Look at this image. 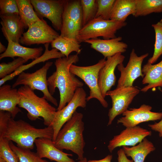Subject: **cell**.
Listing matches in <instances>:
<instances>
[{"mask_svg":"<svg viewBox=\"0 0 162 162\" xmlns=\"http://www.w3.org/2000/svg\"><path fill=\"white\" fill-rule=\"evenodd\" d=\"M115 0H97L98 9L95 18L110 20L111 11Z\"/></svg>","mask_w":162,"mask_h":162,"instance_id":"33","label":"cell"},{"mask_svg":"<svg viewBox=\"0 0 162 162\" xmlns=\"http://www.w3.org/2000/svg\"><path fill=\"white\" fill-rule=\"evenodd\" d=\"M60 35L43 18L30 25L24 32L20 43L26 46L51 43Z\"/></svg>","mask_w":162,"mask_h":162,"instance_id":"12","label":"cell"},{"mask_svg":"<svg viewBox=\"0 0 162 162\" xmlns=\"http://www.w3.org/2000/svg\"><path fill=\"white\" fill-rule=\"evenodd\" d=\"M148 55V53H146L138 56L135 50L132 49L126 66L124 67L122 63L117 66L121 75L116 87L133 86L134 82L136 79L140 76L143 78L144 75L142 72V65L144 59Z\"/></svg>","mask_w":162,"mask_h":162,"instance_id":"13","label":"cell"},{"mask_svg":"<svg viewBox=\"0 0 162 162\" xmlns=\"http://www.w3.org/2000/svg\"><path fill=\"white\" fill-rule=\"evenodd\" d=\"M112 158V155L109 154L103 159L100 160H89L87 162H111Z\"/></svg>","mask_w":162,"mask_h":162,"instance_id":"38","label":"cell"},{"mask_svg":"<svg viewBox=\"0 0 162 162\" xmlns=\"http://www.w3.org/2000/svg\"><path fill=\"white\" fill-rule=\"evenodd\" d=\"M7 40V47L6 51L0 54V60L5 57L14 58L15 57H18L27 62L30 59L34 60L42 55L43 49L41 46L36 48L27 47L21 46L19 43L14 42L10 39Z\"/></svg>","mask_w":162,"mask_h":162,"instance_id":"21","label":"cell"},{"mask_svg":"<svg viewBox=\"0 0 162 162\" xmlns=\"http://www.w3.org/2000/svg\"><path fill=\"white\" fill-rule=\"evenodd\" d=\"M82 27V11L80 0H65L60 35L76 39L79 32Z\"/></svg>","mask_w":162,"mask_h":162,"instance_id":"8","label":"cell"},{"mask_svg":"<svg viewBox=\"0 0 162 162\" xmlns=\"http://www.w3.org/2000/svg\"><path fill=\"white\" fill-rule=\"evenodd\" d=\"M135 0H115L110 15V20L124 22L128 16L134 15L136 10Z\"/></svg>","mask_w":162,"mask_h":162,"instance_id":"24","label":"cell"},{"mask_svg":"<svg viewBox=\"0 0 162 162\" xmlns=\"http://www.w3.org/2000/svg\"><path fill=\"white\" fill-rule=\"evenodd\" d=\"M0 17L1 30L6 40L10 39L19 44L25 27L19 14L2 15Z\"/></svg>","mask_w":162,"mask_h":162,"instance_id":"19","label":"cell"},{"mask_svg":"<svg viewBox=\"0 0 162 162\" xmlns=\"http://www.w3.org/2000/svg\"><path fill=\"white\" fill-rule=\"evenodd\" d=\"M122 148L126 156L131 157L134 162H144L147 155L155 149L153 143L146 138L136 146Z\"/></svg>","mask_w":162,"mask_h":162,"instance_id":"25","label":"cell"},{"mask_svg":"<svg viewBox=\"0 0 162 162\" xmlns=\"http://www.w3.org/2000/svg\"><path fill=\"white\" fill-rule=\"evenodd\" d=\"M106 61L105 58H102L94 64L86 66L72 64L70 70L71 73L82 80L89 88V94L87 98V101L95 98L103 107L106 108L108 104L102 95L98 82L99 72L104 66Z\"/></svg>","mask_w":162,"mask_h":162,"instance_id":"6","label":"cell"},{"mask_svg":"<svg viewBox=\"0 0 162 162\" xmlns=\"http://www.w3.org/2000/svg\"><path fill=\"white\" fill-rule=\"evenodd\" d=\"M19 11V15L25 28L40 20L34 10L30 0H16Z\"/></svg>","mask_w":162,"mask_h":162,"instance_id":"27","label":"cell"},{"mask_svg":"<svg viewBox=\"0 0 162 162\" xmlns=\"http://www.w3.org/2000/svg\"><path fill=\"white\" fill-rule=\"evenodd\" d=\"M125 58L121 53L108 57L104 66L100 70L98 74V85L104 98L106 96V93L115 85L116 77L115 69L118 65L123 63Z\"/></svg>","mask_w":162,"mask_h":162,"instance_id":"16","label":"cell"},{"mask_svg":"<svg viewBox=\"0 0 162 162\" xmlns=\"http://www.w3.org/2000/svg\"><path fill=\"white\" fill-rule=\"evenodd\" d=\"M135 17L144 16L151 14L162 12V0H135Z\"/></svg>","mask_w":162,"mask_h":162,"instance_id":"28","label":"cell"},{"mask_svg":"<svg viewBox=\"0 0 162 162\" xmlns=\"http://www.w3.org/2000/svg\"><path fill=\"white\" fill-rule=\"evenodd\" d=\"M127 25L126 22L107 20L100 17L95 18L82 27L76 39L80 43L100 37L105 40L113 38L116 37V34L117 31Z\"/></svg>","mask_w":162,"mask_h":162,"instance_id":"5","label":"cell"},{"mask_svg":"<svg viewBox=\"0 0 162 162\" xmlns=\"http://www.w3.org/2000/svg\"><path fill=\"white\" fill-rule=\"evenodd\" d=\"M0 162H6L4 159L0 158Z\"/></svg>","mask_w":162,"mask_h":162,"instance_id":"41","label":"cell"},{"mask_svg":"<svg viewBox=\"0 0 162 162\" xmlns=\"http://www.w3.org/2000/svg\"><path fill=\"white\" fill-rule=\"evenodd\" d=\"M35 11L40 18L45 17L51 22L53 28L61 30L65 0H30Z\"/></svg>","mask_w":162,"mask_h":162,"instance_id":"11","label":"cell"},{"mask_svg":"<svg viewBox=\"0 0 162 162\" xmlns=\"http://www.w3.org/2000/svg\"><path fill=\"white\" fill-rule=\"evenodd\" d=\"M49 43L44 44L45 50L44 53L40 57L33 60L30 63L26 65H23L11 74L8 75L0 80V86H1L7 81L14 79L17 75H19L24 71L31 68L37 64L44 62L49 60L58 58L65 57L64 55L56 49L52 48L49 50Z\"/></svg>","mask_w":162,"mask_h":162,"instance_id":"23","label":"cell"},{"mask_svg":"<svg viewBox=\"0 0 162 162\" xmlns=\"http://www.w3.org/2000/svg\"><path fill=\"white\" fill-rule=\"evenodd\" d=\"M79 61L77 54L57 58L55 62L56 70L47 79L50 94L52 95L56 88L59 92L60 100L57 110L65 106L73 98L76 89L83 86V82L70 70L71 65Z\"/></svg>","mask_w":162,"mask_h":162,"instance_id":"2","label":"cell"},{"mask_svg":"<svg viewBox=\"0 0 162 162\" xmlns=\"http://www.w3.org/2000/svg\"><path fill=\"white\" fill-rule=\"evenodd\" d=\"M83 114L76 111L59 131L55 146L59 149L70 150L76 154L79 160L84 157L85 143L83 136L84 123Z\"/></svg>","mask_w":162,"mask_h":162,"instance_id":"3","label":"cell"},{"mask_svg":"<svg viewBox=\"0 0 162 162\" xmlns=\"http://www.w3.org/2000/svg\"><path fill=\"white\" fill-rule=\"evenodd\" d=\"M18 90L20 97L18 105L27 111L28 118L31 121H35L41 117L45 125L51 126L57 111L56 108L44 97L36 95L28 86H21Z\"/></svg>","mask_w":162,"mask_h":162,"instance_id":"4","label":"cell"},{"mask_svg":"<svg viewBox=\"0 0 162 162\" xmlns=\"http://www.w3.org/2000/svg\"><path fill=\"white\" fill-rule=\"evenodd\" d=\"M9 142L8 140L0 138V158L6 162H19L18 157L10 147Z\"/></svg>","mask_w":162,"mask_h":162,"instance_id":"34","label":"cell"},{"mask_svg":"<svg viewBox=\"0 0 162 162\" xmlns=\"http://www.w3.org/2000/svg\"><path fill=\"white\" fill-rule=\"evenodd\" d=\"M20 100V95L17 89L11 88L8 84L0 86V111L10 112L14 119L19 112H21L20 109L17 106Z\"/></svg>","mask_w":162,"mask_h":162,"instance_id":"20","label":"cell"},{"mask_svg":"<svg viewBox=\"0 0 162 162\" xmlns=\"http://www.w3.org/2000/svg\"><path fill=\"white\" fill-rule=\"evenodd\" d=\"M53 134L51 126L37 128L22 119L14 120L8 112L0 111V138L14 142L20 147L32 150L36 139L46 138L52 140Z\"/></svg>","mask_w":162,"mask_h":162,"instance_id":"1","label":"cell"},{"mask_svg":"<svg viewBox=\"0 0 162 162\" xmlns=\"http://www.w3.org/2000/svg\"><path fill=\"white\" fill-rule=\"evenodd\" d=\"M161 20H162V19Z\"/></svg>","mask_w":162,"mask_h":162,"instance_id":"42","label":"cell"},{"mask_svg":"<svg viewBox=\"0 0 162 162\" xmlns=\"http://www.w3.org/2000/svg\"><path fill=\"white\" fill-rule=\"evenodd\" d=\"M152 132L140 126L126 128L109 142L108 149L112 152L116 148L121 146H132L141 142L144 139L152 135Z\"/></svg>","mask_w":162,"mask_h":162,"instance_id":"15","label":"cell"},{"mask_svg":"<svg viewBox=\"0 0 162 162\" xmlns=\"http://www.w3.org/2000/svg\"><path fill=\"white\" fill-rule=\"evenodd\" d=\"M155 33V42L154 52L152 56L149 58L148 62L153 64L162 55V21L152 25Z\"/></svg>","mask_w":162,"mask_h":162,"instance_id":"30","label":"cell"},{"mask_svg":"<svg viewBox=\"0 0 162 162\" xmlns=\"http://www.w3.org/2000/svg\"><path fill=\"white\" fill-rule=\"evenodd\" d=\"M82 16V26L94 19L97 11V0H80Z\"/></svg>","mask_w":162,"mask_h":162,"instance_id":"31","label":"cell"},{"mask_svg":"<svg viewBox=\"0 0 162 162\" xmlns=\"http://www.w3.org/2000/svg\"><path fill=\"white\" fill-rule=\"evenodd\" d=\"M9 144L11 148L18 157L19 162H49L40 158L36 153L30 150L15 146L11 141H10Z\"/></svg>","mask_w":162,"mask_h":162,"instance_id":"29","label":"cell"},{"mask_svg":"<svg viewBox=\"0 0 162 162\" xmlns=\"http://www.w3.org/2000/svg\"><path fill=\"white\" fill-rule=\"evenodd\" d=\"M80 44L76 39L64 37L60 35L51 45L52 48L56 49L65 57H68L72 52H76L77 54L81 53L82 49Z\"/></svg>","mask_w":162,"mask_h":162,"instance_id":"26","label":"cell"},{"mask_svg":"<svg viewBox=\"0 0 162 162\" xmlns=\"http://www.w3.org/2000/svg\"><path fill=\"white\" fill-rule=\"evenodd\" d=\"M142 70L144 75L142 84L147 85L141 89V92H145L150 89L162 87V60L156 64L147 62L143 66Z\"/></svg>","mask_w":162,"mask_h":162,"instance_id":"22","label":"cell"},{"mask_svg":"<svg viewBox=\"0 0 162 162\" xmlns=\"http://www.w3.org/2000/svg\"><path fill=\"white\" fill-rule=\"evenodd\" d=\"M118 162H134L133 160L128 159L123 148L119 149L117 152Z\"/></svg>","mask_w":162,"mask_h":162,"instance_id":"37","label":"cell"},{"mask_svg":"<svg viewBox=\"0 0 162 162\" xmlns=\"http://www.w3.org/2000/svg\"><path fill=\"white\" fill-rule=\"evenodd\" d=\"M122 39L121 36L107 40L97 38L86 40L84 42L90 44L91 48L101 53L105 58L126 51L128 44L121 41Z\"/></svg>","mask_w":162,"mask_h":162,"instance_id":"18","label":"cell"},{"mask_svg":"<svg viewBox=\"0 0 162 162\" xmlns=\"http://www.w3.org/2000/svg\"><path fill=\"white\" fill-rule=\"evenodd\" d=\"M87 158L84 157L82 159L79 160L77 162H87Z\"/></svg>","mask_w":162,"mask_h":162,"instance_id":"40","label":"cell"},{"mask_svg":"<svg viewBox=\"0 0 162 162\" xmlns=\"http://www.w3.org/2000/svg\"><path fill=\"white\" fill-rule=\"evenodd\" d=\"M152 109L151 106L143 104L139 108L127 110L122 114L123 117L118 119L117 123L121 124L126 128H130L142 122L161 120L162 112H152Z\"/></svg>","mask_w":162,"mask_h":162,"instance_id":"14","label":"cell"},{"mask_svg":"<svg viewBox=\"0 0 162 162\" xmlns=\"http://www.w3.org/2000/svg\"><path fill=\"white\" fill-rule=\"evenodd\" d=\"M140 90L136 86L117 87L108 92L106 96L111 98L112 106L109 110L107 126L110 125L116 117L126 111Z\"/></svg>","mask_w":162,"mask_h":162,"instance_id":"9","label":"cell"},{"mask_svg":"<svg viewBox=\"0 0 162 162\" xmlns=\"http://www.w3.org/2000/svg\"><path fill=\"white\" fill-rule=\"evenodd\" d=\"M7 48L1 42H0V53L1 54L4 52L6 50Z\"/></svg>","mask_w":162,"mask_h":162,"instance_id":"39","label":"cell"},{"mask_svg":"<svg viewBox=\"0 0 162 162\" xmlns=\"http://www.w3.org/2000/svg\"><path fill=\"white\" fill-rule=\"evenodd\" d=\"M14 14H19L16 0H0V15Z\"/></svg>","mask_w":162,"mask_h":162,"instance_id":"35","label":"cell"},{"mask_svg":"<svg viewBox=\"0 0 162 162\" xmlns=\"http://www.w3.org/2000/svg\"><path fill=\"white\" fill-rule=\"evenodd\" d=\"M34 144L37 154L41 158H47L56 162H75L69 156L71 154L65 153L56 147L52 139L40 138L35 140Z\"/></svg>","mask_w":162,"mask_h":162,"instance_id":"17","label":"cell"},{"mask_svg":"<svg viewBox=\"0 0 162 162\" xmlns=\"http://www.w3.org/2000/svg\"><path fill=\"white\" fill-rule=\"evenodd\" d=\"M86 94L84 89L82 87L78 88L67 104L61 110L56 111L51 125L53 130V141L55 140L63 125L71 118L77 108L86 107Z\"/></svg>","mask_w":162,"mask_h":162,"instance_id":"10","label":"cell"},{"mask_svg":"<svg viewBox=\"0 0 162 162\" xmlns=\"http://www.w3.org/2000/svg\"><path fill=\"white\" fill-rule=\"evenodd\" d=\"M148 126L152 130L158 132L160 137H162V118L159 122L148 124Z\"/></svg>","mask_w":162,"mask_h":162,"instance_id":"36","label":"cell"},{"mask_svg":"<svg viewBox=\"0 0 162 162\" xmlns=\"http://www.w3.org/2000/svg\"><path fill=\"white\" fill-rule=\"evenodd\" d=\"M27 61L20 57L14 59L8 63L2 62L0 64V78L2 79L9 75Z\"/></svg>","mask_w":162,"mask_h":162,"instance_id":"32","label":"cell"},{"mask_svg":"<svg viewBox=\"0 0 162 162\" xmlns=\"http://www.w3.org/2000/svg\"><path fill=\"white\" fill-rule=\"evenodd\" d=\"M53 62H47L41 68L32 73L23 72L20 74L12 86L15 88L20 85L27 86L32 90H38L43 94V96L47 100L57 106L56 99L50 93L48 88L46 78L47 72Z\"/></svg>","mask_w":162,"mask_h":162,"instance_id":"7","label":"cell"}]
</instances>
